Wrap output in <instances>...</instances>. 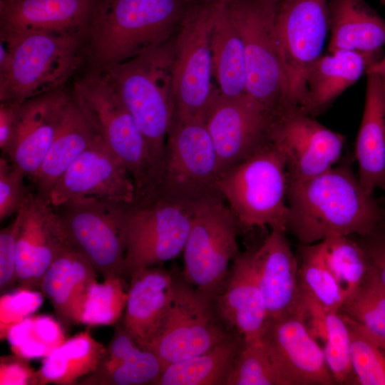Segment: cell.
<instances>
[{
    "label": "cell",
    "instance_id": "1",
    "mask_svg": "<svg viewBox=\"0 0 385 385\" xmlns=\"http://www.w3.org/2000/svg\"><path fill=\"white\" fill-rule=\"evenodd\" d=\"M287 204V231L302 245L334 235H366L385 222V209L347 160L309 179L288 181Z\"/></svg>",
    "mask_w": 385,
    "mask_h": 385
},
{
    "label": "cell",
    "instance_id": "35",
    "mask_svg": "<svg viewBox=\"0 0 385 385\" xmlns=\"http://www.w3.org/2000/svg\"><path fill=\"white\" fill-rule=\"evenodd\" d=\"M298 283L300 297L327 311L339 312L346 299L322 255L319 243L299 247Z\"/></svg>",
    "mask_w": 385,
    "mask_h": 385
},
{
    "label": "cell",
    "instance_id": "37",
    "mask_svg": "<svg viewBox=\"0 0 385 385\" xmlns=\"http://www.w3.org/2000/svg\"><path fill=\"white\" fill-rule=\"evenodd\" d=\"M339 312L362 326L385 350V287L370 267L364 281Z\"/></svg>",
    "mask_w": 385,
    "mask_h": 385
},
{
    "label": "cell",
    "instance_id": "21",
    "mask_svg": "<svg viewBox=\"0 0 385 385\" xmlns=\"http://www.w3.org/2000/svg\"><path fill=\"white\" fill-rule=\"evenodd\" d=\"M252 251L239 253L214 297L217 314L243 342L259 339L267 322L264 296L252 266Z\"/></svg>",
    "mask_w": 385,
    "mask_h": 385
},
{
    "label": "cell",
    "instance_id": "22",
    "mask_svg": "<svg viewBox=\"0 0 385 385\" xmlns=\"http://www.w3.org/2000/svg\"><path fill=\"white\" fill-rule=\"evenodd\" d=\"M174 274L156 266L136 271L130 277L126 307L120 320L143 349L159 337L168 319L173 297Z\"/></svg>",
    "mask_w": 385,
    "mask_h": 385
},
{
    "label": "cell",
    "instance_id": "26",
    "mask_svg": "<svg viewBox=\"0 0 385 385\" xmlns=\"http://www.w3.org/2000/svg\"><path fill=\"white\" fill-rule=\"evenodd\" d=\"M377 55L341 50L320 56L307 71L299 107L312 117L324 112L378 61Z\"/></svg>",
    "mask_w": 385,
    "mask_h": 385
},
{
    "label": "cell",
    "instance_id": "3",
    "mask_svg": "<svg viewBox=\"0 0 385 385\" xmlns=\"http://www.w3.org/2000/svg\"><path fill=\"white\" fill-rule=\"evenodd\" d=\"M71 96L91 125L125 167L135 186L134 204L158 198L162 170L137 122L99 71L77 79Z\"/></svg>",
    "mask_w": 385,
    "mask_h": 385
},
{
    "label": "cell",
    "instance_id": "32",
    "mask_svg": "<svg viewBox=\"0 0 385 385\" xmlns=\"http://www.w3.org/2000/svg\"><path fill=\"white\" fill-rule=\"evenodd\" d=\"M106 347L95 339L89 329L66 339L44 357L35 371L32 384H78L98 367Z\"/></svg>",
    "mask_w": 385,
    "mask_h": 385
},
{
    "label": "cell",
    "instance_id": "5",
    "mask_svg": "<svg viewBox=\"0 0 385 385\" xmlns=\"http://www.w3.org/2000/svg\"><path fill=\"white\" fill-rule=\"evenodd\" d=\"M0 34L12 43L10 63L0 73V102L21 104L63 88L86 58V34Z\"/></svg>",
    "mask_w": 385,
    "mask_h": 385
},
{
    "label": "cell",
    "instance_id": "19",
    "mask_svg": "<svg viewBox=\"0 0 385 385\" xmlns=\"http://www.w3.org/2000/svg\"><path fill=\"white\" fill-rule=\"evenodd\" d=\"M22 210L16 247L17 283L19 287L40 289L48 267L71 245L55 207L48 199L31 192Z\"/></svg>",
    "mask_w": 385,
    "mask_h": 385
},
{
    "label": "cell",
    "instance_id": "15",
    "mask_svg": "<svg viewBox=\"0 0 385 385\" xmlns=\"http://www.w3.org/2000/svg\"><path fill=\"white\" fill-rule=\"evenodd\" d=\"M267 137L285 160L288 181L307 180L332 168L346 140L295 106L272 115Z\"/></svg>",
    "mask_w": 385,
    "mask_h": 385
},
{
    "label": "cell",
    "instance_id": "10",
    "mask_svg": "<svg viewBox=\"0 0 385 385\" xmlns=\"http://www.w3.org/2000/svg\"><path fill=\"white\" fill-rule=\"evenodd\" d=\"M127 205L86 197L55 207L71 246L103 279L123 277Z\"/></svg>",
    "mask_w": 385,
    "mask_h": 385
},
{
    "label": "cell",
    "instance_id": "7",
    "mask_svg": "<svg viewBox=\"0 0 385 385\" xmlns=\"http://www.w3.org/2000/svg\"><path fill=\"white\" fill-rule=\"evenodd\" d=\"M219 187L242 227L287 231L288 178L282 154L269 141L220 173Z\"/></svg>",
    "mask_w": 385,
    "mask_h": 385
},
{
    "label": "cell",
    "instance_id": "9",
    "mask_svg": "<svg viewBox=\"0 0 385 385\" xmlns=\"http://www.w3.org/2000/svg\"><path fill=\"white\" fill-rule=\"evenodd\" d=\"M279 0H228L226 9L242 39L247 95L270 115L288 105L276 35Z\"/></svg>",
    "mask_w": 385,
    "mask_h": 385
},
{
    "label": "cell",
    "instance_id": "43",
    "mask_svg": "<svg viewBox=\"0 0 385 385\" xmlns=\"http://www.w3.org/2000/svg\"><path fill=\"white\" fill-rule=\"evenodd\" d=\"M22 215L21 208L15 215L14 220L0 230V290L1 292L17 282L16 247Z\"/></svg>",
    "mask_w": 385,
    "mask_h": 385
},
{
    "label": "cell",
    "instance_id": "29",
    "mask_svg": "<svg viewBox=\"0 0 385 385\" xmlns=\"http://www.w3.org/2000/svg\"><path fill=\"white\" fill-rule=\"evenodd\" d=\"M329 53H379L385 46V19L364 0H329Z\"/></svg>",
    "mask_w": 385,
    "mask_h": 385
},
{
    "label": "cell",
    "instance_id": "50",
    "mask_svg": "<svg viewBox=\"0 0 385 385\" xmlns=\"http://www.w3.org/2000/svg\"><path fill=\"white\" fill-rule=\"evenodd\" d=\"M380 1H381V2L382 4H385V0H380Z\"/></svg>",
    "mask_w": 385,
    "mask_h": 385
},
{
    "label": "cell",
    "instance_id": "47",
    "mask_svg": "<svg viewBox=\"0 0 385 385\" xmlns=\"http://www.w3.org/2000/svg\"><path fill=\"white\" fill-rule=\"evenodd\" d=\"M19 105L0 102V148L2 153L6 156L9 155L14 140Z\"/></svg>",
    "mask_w": 385,
    "mask_h": 385
},
{
    "label": "cell",
    "instance_id": "42",
    "mask_svg": "<svg viewBox=\"0 0 385 385\" xmlns=\"http://www.w3.org/2000/svg\"><path fill=\"white\" fill-rule=\"evenodd\" d=\"M24 173L10 164L3 157L0 158V220L16 215L24 206L31 192L24 182Z\"/></svg>",
    "mask_w": 385,
    "mask_h": 385
},
{
    "label": "cell",
    "instance_id": "39",
    "mask_svg": "<svg viewBox=\"0 0 385 385\" xmlns=\"http://www.w3.org/2000/svg\"><path fill=\"white\" fill-rule=\"evenodd\" d=\"M128 289L120 276L93 282L83 304L81 323L88 326L117 324L126 307Z\"/></svg>",
    "mask_w": 385,
    "mask_h": 385
},
{
    "label": "cell",
    "instance_id": "44",
    "mask_svg": "<svg viewBox=\"0 0 385 385\" xmlns=\"http://www.w3.org/2000/svg\"><path fill=\"white\" fill-rule=\"evenodd\" d=\"M383 225L370 234L357 235L356 240L366 256L369 267L385 287V230L382 228Z\"/></svg>",
    "mask_w": 385,
    "mask_h": 385
},
{
    "label": "cell",
    "instance_id": "24",
    "mask_svg": "<svg viewBox=\"0 0 385 385\" xmlns=\"http://www.w3.org/2000/svg\"><path fill=\"white\" fill-rule=\"evenodd\" d=\"M272 229L252 251V266L265 301L267 320L295 312L301 306L297 259L284 235Z\"/></svg>",
    "mask_w": 385,
    "mask_h": 385
},
{
    "label": "cell",
    "instance_id": "45",
    "mask_svg": "<svg viewBox=\"0 0 385 385\" xmlns=\"http://www.w3.org/2000/svg\"><path fill=\"white\" fill-rule=\"evenodd\" d=\"M29 337L43 344L51 351L66 340L61 323L47 315L34 317Z\"/></svg>",
    "mask_w": 385,
    "mask_h": 385
},
{
    "label": "cell",
    "instance_id": "20",
    "mask_svg": "<svg viewBox=\"0 0 385 385\" xmlns=\"http://www.w3.org/2000/svg\"><path fill=\"white\" fill-rule=\"evenodd\" d=\"M71 93L63 88L29 99L19 105L11 163L31 178L46 155Z\"/></svg>",
    "mask_w": 385,
    "mask_h": 385
},
{
    "label": "cell",
    "instance_id": "31",
    "mask_svg": "<svg viewBox=\"0 0 385 385\" xmlns=\"http://www.w3.org/2000/svg\"><path fill=\"white\" fill-rule=\"evenodd\" d=\"M210 47L213 77L216 80L219 93L228 98L246 95L244 45L225 2L221 5L212 29Z\"/></svg>",
    "mask_w": 385,
    "mask_h": 385
},
{
    "label": "cell",
    "instance_id": "41",
    "mask_svg": "<svg viewBox=\"0 0 385 385\" xmlns=\"http://www.w3.org/2000/svg\"><path fill=\"white\" fill-rule=\"evenodd\" d=\"M43 294L36 289L19 287L0 298V338H6L9 329L31 317L43 304Z\"/></svg>",
    "mask_w": 385,
    "mask_h": 385
},
{
    "label": "cell",
    "instance_id": "27",
    "mask_svg": "<svg viewBox=\"0 0 385 385\" xmlns=\"http://www.w3.org/2000/svg\"><path fill=\"white\" fill-rule=\"evenodd\" d=\"M364 107L355 144L358 178L366 192L385 191V86L366 73Z\"/></svg>",
    "mask_w": 385,
    "mask_h": 385
},
{
    "label": "cell",
    "instance_id": "13",
    "mask_svg": "<svg viewBox=\"0 0 385 385\" xmlns=\"http://www.w3.org/2000/svg\"><path fill=\"white\" fill-rule=\"evenodd\" d=\"M214 296L174 275L170 312L159 337L147 350L155 354L163 368L200 354L230 334L215 307Z\"/></svg>",
    "mask_w": 385,
    "mask_h": 385
},
{
    "label": "cell",
    "instance_id": "16",
    "mask_svg": "<svg viewBox=\"0 0 385 385\" xmlns=\"http://www.w3.org/2000/svg\"><path fill=\"white\" fill-rule=\"evenodd\" d=\"M260 339L279 385L336 384L322 347L310 332L302 304L294 313L267 320Z\"/></svg>",
    "mask_w": 385,
    "mask_h": 385
},
{
    "label": "cell",
    "instance_id": "38",
    "mask_svg": "<svg viewBox=\"0 0 385 385\" xmlns=\"http://www.w3.org/2000/svg\"><path fill=\"white\" fill-rule=\"evenodd\" d=\"M342 314L349 330L355 381L360 385H385V350L362 326Z\"/></svg>",
    "mask_w": 385,
    "mask_h": 385
},
{
    "label": "cell",
    "instance_id": "18",
    "mask_svg": "<svg viewBox=\"0 0 385 385\" xmlns=\"http://www.w3.org/2000/svg\"><path fill=\"white\" fill-rule=\"evenodd\" d=\"M135 191L128 171L98 135L58 178L48 200L53 207L86 197L129 204Z\"/></svg>",
    "mask_w": 385,
    "mask_h": 385
},
{
    "label": "cell",
    "instance_id": "36",
    "mask_svg": "<svg viewBox=\"0 0 385 385\" xmlns=\"http://www.w3.org/2000/svg\"><path fill=\"white\" fill-rule=\"evenodd\" d=\"M318 243L324 262L346 301L367 275L369 267L366 256L357 240L349 235L330 236Z\"/></svg>",
    "mask_w": 385,
    "mask_h": 385
},
{
    "label": "cell",
    "instance_id": "33",
    "mask_svg": "<svg viewBox=\"0 0 385 385\" xmlns=\"http://www.w3.org/2000/svg\"><path fill=\"white\" fill-rule=\"evenodd\" d=\"M240 338L229 334L205 351L166 366L153 385H225L242 344Z\"/></svg>",
    "mask_w": 385,
    "mask_h": 385
},
{
    "label": "cell",
    "instance_id": "25",
    "mask_svg": "<svg viewBox=\"0 0 385 385\" xmlns=\"http://www.w3.org/2000/svg\"><path fill=\"white\" fill-rule=\"evenodd\" d=\"M96 272L88 259L71 245L61 251L45 272L40 290L66 328L81 323L86 294L96 281Z\"/></svg>",
    "mask_w": 385,
    "mask_h": 385
},
{
    "label": "cell",
    "instance_id": "48",
    "mask_svg": "<svg viewBox=\"0 0 385 385\" xmlns=\"http://www.w3.org/2000/svg\"><path fill=\"white\" fill-rule=\"evenodd\" d=\"M366 73L376 75L385 86V56L372 63L367 69Z\"/></svg>",
    "mask_w": 385,
    "mask_h": 385
},
{
    "label": "cell",
    "instance_id": "11",
    "mask_svg": "<svg viewBox=\"0 0 385 385\" xmlns=\"http://www.w3.org/2000/svg\"><path fill=\"white\" fill-rule=\"evenodd\" d=\"M192 213L157 198L140 205L128 204L123 277L173 260L183 252Z\"/></svg>",
    "mask_w": 385,
    "mask_h": 385
},
{
    "label": "cell",
    "instance_id": "40",
    "mask_svg": "<svg viewBox=\"0 0 385 385\" xmlns=\"http://www.w3.org/2000/svg\"><path fill=\"white\" fill-rule=\"evenodd\" d=\"M225 385H279L260 339L242 342Z\"/></svg>",
    "mask_w": 385,
    "mask_h": 385
},
{
    "label": "cell",
    "instance_id": "23",
    "mask_svg": "<svg viewBox=\"0 0 385 385\" xmlns=\"http://www.w3.org/2000/svg\"><path fill=\"white\" fill-rule=\"evenodd\" d=\"M98 0H0V33L82 34Z\"/></svg>",
    "mask_w": 385,
    "mask_h": 385
},
{
    "label": "cell",
    "instance_id": "49",
    "mask_svg": "<svg viewBox=\"0 0 385 385\" xmlns=\"http://www.w3.org/2000/svg\"><path fill=\"white\" fill-rule=\"evenodd\" d=\"M187 4L200 3V2H212V3H223L228 0H184Z\"/></svg>",
    "mask_w": 385,
    "mask_h": 385
},
{
    "label": "cell",
    "instance_id": "34",
    "mask_svg": "<svg viewBox=\"0 0 385 385\" xmlns=\"http://www.w3.org/2000/svg\"><path fill=\"white\" fill-rule=\"evenodd\" d=\"M310 332L323 342L327 364L336 384H347L354 379L350 359V341L346 323L340 312L327 311L301 297Z\"/></svg>",
    "mask_w": 385,
    "mask_h": 385
},
{
    "label": "cell",
    "instance_id": "8",
    "mask_svg": "<svg viewBox=\"0 0 385 385\" xmlns=\"http://www.w3.org/2000/svg\"><path fill=\"white\" fill-rule=\"evenodd\" d=\"M222 4H188L173 36V120L204 121L218 93L212 81L210 36Z\"/></svg>",
    "mask_w": 385,
    "mask_h": 385
},
{
    "label": "cell",
    "instance_id": "4",
    "mask_svg": "<svg viewBox=\"0 0 385 385\" xmlns=\"http://www.w3.org/2000/svg\"><path fill=\"white\" fill-rule=\"evenodd\" d=\"M173 39L128 61L99 71L137 122L162 172L167 135L174 118Z\"/></svg>",
    "mask_w": 385,
    "mask_h": 385
},
{
    "label": "cell",
    "instance_id": "17",
    "mask_svg": "<svg viewBox=\"0 0 385 385\" xmlns=\"http://www.w3.org/2000/svg\"><path fill=\"white\" fill-rule=\"evenodd\" d=\"M272 117L247 94L228 98L218 91L204 123L217 153L220 173L268 142Z\"/></svg>",
    "mask_w": 385,
    "mask_h": 385
},
{
    "label": "cell",
    "instance_id": "12",
    "mask_svg": "<svg viewBox=\"0 0 385 385\" xmlns=\"http://www.w3.org/2000/svg\"><path fill=\"white\" fill-rule=\"evenodd\" d=\"M238 221L225 202L202 207L192 213L183 252V278L214 297L228 275L230 262L239 254Z\"/></svg>",
    "mask_w": 385,
    "mask_h": 385
},
{
    "label": "cell",
    "instance_id": "30",
    "mask_svg": "<svg viewBox=\"0 0 385 385\" xmlns=\"http://www.w3.org/2000/svg\"><path fill=\"white\" fill-rule=\"evenodd\" d=\"M97 137L71 96L52 144L39 169L31 178L36 193L48 200L58 178Z\"/></svg>",
    "mask_w": 385,
    "mask_h": 385
},
{
    "label": "cell",
    "instance_id": "14",
    "mask_svg": "<svg viewBox=\"0 0 385 385\" xmlns=\"http://www.w3.org/2000/svg\"><path fill=\"white\" fill-rule=\"evenodd\" d=\"M328 1H279L276 35L289 105L299 107L307 71L322 56L329 30Z\"/></svg>",
    "mask_w": 385,
    "mask_h": 385
},
{
    "label": "cell",
    "instance_id": "28",
    "mask_svg": "<svg viewBox=\"0 0 385 385\" xmlns=\"http://www.w3.org/2000/svg\"><path fill=\"white\" fill-rule=\"evenodd\" d=\"M163 369L158 356L141 348L120 321L97 369L78 384L153 385Z\"/></svg>",
    "mask_w": 385,
    "mask_h": 385
},
{
    "label": "cell",
    "instance_id": "46",
    "mask_svg": "<svg viewBox=\"0 0 385 385\" xmlns=\"http://www.w3.org/2000/svg\"><path fill=\"white\" fill-rule=\"evenodd\" d=\"M27 361L16 354L1 357L0 384H32L35 371L29 366Z\"/></svg>",
    "mask_w": 385,
    "mask_h": 385
},
{
    "label": "cell",
    "instance_id": "6",
    "mask_svg": "<svg viewBox=\"0 0 385 385\" xmlns=\"http://www.w3.org/2000/svg\"><path fill=\"white\" fill-rule=\"evenodd\" d=\"M220 175L217 153L204 121L173 120L167 135L158 198L192 213L225 202Z\"/></svg>",
    "mask_w": 385,
    "mask_h": 385
},
{
    "label": "cell",
    "instance_id": "2",
    "mask_svg": "<svg viewBox=\"0 0 385 385\" xmlns=\"http://www.w3.org/2000/svg\"><path fill=\"white\" fill-rule=\"evenodd\" d=\"M188 6L184 0H98L86 34L91 69L106 70L168 41Z\"/></svg>",
    "mask_w": 385,
    "mask_h": 385
}]
</instances>
